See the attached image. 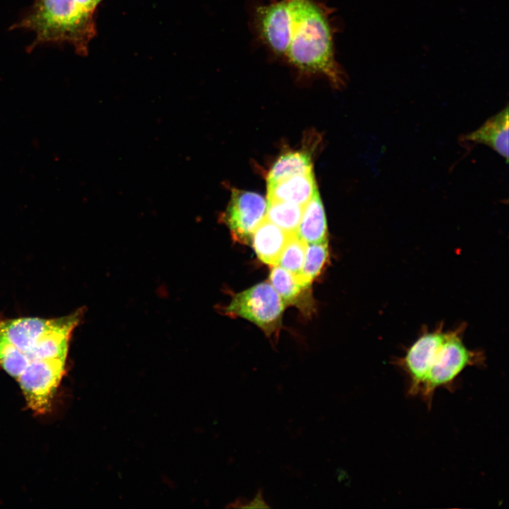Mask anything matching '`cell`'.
I'll use <instances>...</instances> for the list:
<instances>
[{"label": "cell", "mask_w": 509, "mask_h": 509, "mask_svg": "<svg viewBox=\"0 0 509 509\" xmlns=\"http://www.w3.org/2000/svg\"><path fill=\"white\" fill-rule=\"evenodd\" d=\"M292 16L285 58L298 71L320 74L335 87L345 83L334 52L332 11L317 0H289Z\"/></svg>", "instance_id": "obj_1"}, {"label": "cell", "mask_w": 509, "mask_h": 509, "mask_svg": "<svg viewBox=\"0 0 509 509\" xmlns=\"http://www.w3.org/2000/svg\"><path fill=\"white\" fill-rule=\"evenodd\" d=\"M463 329V327H460L447 332L421 384L419 394L428 406L438 388L451 386L467 367L484 363V356L480 351L471 350L464 345Z\"/></svg>", "instance_id": "obj_2"}, {"label": "cell", "mask_w": 509, "mask_h": 509, "mask_svg": "<svg viewBox=\"0 0 509 509\" xmlns=\"http://www.w3.org/2000/svg\"><path fill=\"white\" fill-rule=\"evenodd\" d=\"M88 14L76 0H37L24 24L40 42L73 41Z\"/></svg>", "instance_id": "obj_3"}, {"label": "cell", "mask_w": 509, "mask_h": 509, "mask_svg": "<svg viewBox=\"0 0 509 509\" xmlns=\"http://www.w3.org/2000/svg\"><path fill=\"white\" fill-rule=\"evenodd\" d=\"M285 308L271 284L262 282L234 295L223 311L228 316L249 320L271 337L281 328Z\"/></svg>", "instance_id": "obj_4"}, {"label": "cell", "mask_w": 509, "mask_h": 509, "mask_svg": "<svg viewBox=\"0 0 509 509\" xmlns=\"http://www.w3.org/2000/svg\"><path fill=\"white\" fill-rule=\"evenodd\" d=\"M66 360L33 359L16 378L28 406L34 413L49 411L54 393L65 372Z\"/></svg>", "instance_id": "obj_5"}, {"label": "cell", "mask_w": 509, "mask_h": 509, "mask_svg": "<svg viewBox=\"0 0 509 509\" xmlns=\"http://www.w3.org/2000/svg\"><path fill=\"white\" fill-rule=\"evenodd\" d=\"M267 207V202L262 195L233 189L219 221L228 227L235 240L250 243L254 230L265 218Z\"/></svg>", "instance_id": "obj_6"}, {"label": "cell", "mask_w": 509, "mask_h": 509, "mask_svg": "<svg viewBox=\"0 0 509 509\" xmlns=\"http://www.w3.org/2000/svg\"><path fill=\"white\" fill-rule=\"evenodd\" d=\"M255 23L260 40L276 56L286 57L291 38L292 16L289 0H269L257 7Z\"/></svg>", "instance_id": "obj_7"}, {"label": "cell", "mask_w": 509, "mask_h": 509, "mask_svg": "<svg viewBox=\"0 0 509 509\" xmlns=\"http://www.w3.org/2000/svg\"><path fill=\"white\" fill-rule=\"evenodd\" d=\"M447 335L442 327L431 332H423L407 349L404 356L396 364L407 375L408 394L416 395L432 363V361Z\"/></svg>", "instance_id": "obj_8"}, {"label": "cell", "mask_w": 509, "mask_h": 509, "mask_svg": "<svg viewBox=\"0 0 509 509\" xmlns=\"http://www.w3.org/2000/svg\"><path fill=\"white\" fill-rule=\"evenodd\" d=\"M82 310H77L46 332L37 341L33 349L27 353L33 359H64L66 360L69 340L74 329L78 325L82 317Z\"/></svg>", "instance_id": "obj_9"}, {"label": "cell", "mask_w": 509, "mask_h": 509, "mask_svg": "<svg viewBox=\"0 0 509 509\" xmlns=\"http://www.w3.org/2000/svg\"><path fill=\"white\" fill-rule=\"evenodd\" d=\"M62 318L20 317L0 319V333L25 353L46 332L57 325Z\"/></svg>", "instance_id": "obj_10"}, {"label": "cell", "mask_w": 509, "mask_h": 509, "mask_svg": "<svg viewBox=\"0 0 509 509\" xmlns=\"http://www.w3.org/2000/svg\"><path fill=\"white\" fill-rule=\"evenodd\" d=\"M508 107L488 119L479 128L459 138L463 144H481L493 148L508 162Z\"/></svg>", "instance_id": "obj_11"}, {"label": "cell", "mask_w": 509, "mask_h": 509, "mask_svg": "<svg viewBox=\"0 0 509 509\" xmlns=\"http://www.w3.org/2000/svg\"><path fill=\"white\" fill-rule=\"evenodd\" d=\"M317 192L312 172L267 182V200L305 205Z\"/></svg>", "instance_id": "obj_12"}, {"label": "cell", "mask_w": 509, "mask_h": 509, "mask_svg": "<svg viewBox=\"0 0 509 509\" xmlns=\"http://www.w3.org/2000/svg\"><path fill=\"white\" fill-rule=\"evenodd\" d=\"M290 234L264 218L254 230L250 242L262 262L274 266L279 263Z\"/></svg>", "instance_id": "obj_13"}, {"label": "cell", "mask_w": 509, "mask_h": 509, "mask_svg": "<svg viewBox=\"0 0 509 509\" xmlns=\"http://www.w3.org/2000/svg\"><path fill=\"white\" fill-rule=\"evenodd\" d=\"M297 235L306 243L327 242V225L324 209L318 193L303 206Z\"/></svg>", "instance_id": "obj_14"}, {"label": "cell", "mask_w": 509, "mask_h": 509, "mask_svg": "<svg viewBox=\"0 0 509 509\" xmlns=\"http://www.w3.org/2000/svg\"><path fill=\"white\" fill-rule=\"evenodd\" d=\"M269 281L286 306L295 305L303 309L311 300L310 286L300 283L294 275L278 264L272 266Z\"/></svg>", "instance_id": "obj_15"}, {"label": "cell", "mask_w": 509, "mask_h": 509, "mask_svg": "<svg viewBox=\"0 0 509 509\" xmlns=\"http://www.w3.org/2000/svg\"><path fill=\"white\" fill-rule=\"evenodd\" d=\"M310 172L312 170L310 153L303 151L288 152L281 155L271 166L267 182Z\"/></svg>", "instance_id": "obj_16"}, {"label": "cell", "mask_w": 509, "mask_h": 509, "mask_svg": "<svg viewBox=\"0 0 509 509\" xmlns=\"http://www.w3.org/2000/svg\"><path fill=\"white\" fill-rule=\"evenodd\" d=\"M303 206L287 201L267 200L265 218L287 233H296Z\"/></svg>", "instance_id": "obj_17"}, {"label": "cell", "mask_w": 509, "mask_h": 509, "mask_svg": "<svg viewBox=\"0 0 509 509\" xmlns=\"http://www.w3.org/2000/svg\"><path fill=\"white\" fill-rule=\"evenodd\" d=\"M328 255V241L307 243L303 266L300 275L297 279L299 283L310 286L312 281L320 274Z\"/></svg>", "instance_id": "obj_18"}, {"label": "cell", "mask_w": 509, "mask_h": 509, "mask_svg": "<svg viewBox=\"0 0 509 509\" xmlns=\"http://www.w3.org/2000/svg\"><path fill=\"white\" fill-rule=\"evenodd\" d=\"M306 247L307 243L297 233H291L282 251L278 265L298 279L303 266Z\"/></svg>", "instance_id": "obj_19"}, {"label": "cell", "mask_w": 509, "mask_h": 509, "mask_svg": "<svg viewBox=\"0 0 509 509\" xmlns=\"http://www.w3.org/2000/svg\"><path fill=\"white\" fill-rule=\"evenodd\" d=\"M30 359L0 333V365L10 375L17 378Z\"/></svg>", "instance_id": "obj_20"}, {"label": "cell", "mask_w": 509, "mask_h": 509, "mask_svg": "<svg viewBox=\"0 0 509 509\" xmlns=\"http://www.w3.org/2000/svg\"><path fill=\"white\" fill-rule=\"evenodd\" d=\"M233 507L235 508H269L264 501L262 491L259 490L255 498L247 503L240 502L238 500L235 503H233Z\"/></svg>", "instance_id": "obj_21"}, {"label": "cell", "mask_w": 509, "mask_h": 509, "mask_svg": "<svg viewBox=\"0 0 509 509\" xmlns=\"http://www.w3.org/2000/svg\"><path fill=\"white\" fill-rule=\"evenodd\" d=\"M86 11H92L100 0H76Z\"/></svg>", "instance_id": "obj_22"}]
</instances>
